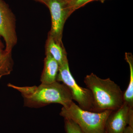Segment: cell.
<instances>
[{
	"label": "cell",
	"instance_id": "6da1fadb",
	"mask_svg": "<svg viewBox=\"0 0 133 133\" xmlns=\"http://www.w3.org/2000/svg\"><path fill=\"white\" fill-rule=\"evenodd\" d=\"M8 86L21 93L26 107L37 108L50 104H58L66 107L73 101L68 87L58 81L33 86H17L9 83Z\"/></svg>",
	"mask_w": 133,
	"mask_h": 133
},
{
	"label": "cell",
	"instance_id": "7a4b0ae2",
	"mask_svg": "<svg viewBox=\"0 0 133 133\" xmlns=\"http://www.w3.org/2000/svg\"><path fill=\"white\" fill-rule=\"evenodd\" d=\"M84 82L92 93L94 112L117 110L124 103L120 87L110 78L102 79L94 73L87 75Z\"/></svg>",
	"mask_w": 133,
	"mask_h": 133
},
{
	"label": "cell",
	"instance_id": "3957f363",
	"mask_svg": "<svg viewBox=\"0 0 133 133\" xmlns=\"http://www.w3.org/2000/svg\"><path fill=\"white\" fill-rule=\"evenodd\" d=\"M112 110L93 112L81 109L73 101L62 107L60 116L72 121L84 133H105L106 121Z\"/></svg>",
	"mask_w": 133,
	"mask_h": 133
},
{
	"label": "cell",
	"instance_id": "277c9868",
	"mask_svg": "<svg viewBox=\"0 0 133 133\" xmlns=\"http://www.w3.org/2000/svg\"><path fill=\"white\" fill-rule=\"evenodd\" d=\"M57 81L62 82L68 87L72 100L75 101L81 109L94 112V102L91 92L88 88H83L78 84L70 71L69 62L59 66Z\"/></svg>",
	"mask_w": 133,
	"mask_h": 133
},
{
	"label": "cell",
	"instance_id": "5b68a950",
	"mask_svg": "<svg viewBox=\"0 0 133 133\" xmlns=\"http://www.w3.org/2000/svg\"><path fill=\"white\" fill-rule=\"evenodd\" d=\"M44 5L49 9L51 16V28L48 34L56 42L62 43L65 23L74 12L70 4L66 0H46Z\"/></svg>",
	"mask_w": 133,
	"mask_h": 133
},
{
	"label": "cell",
	"instance_id": "8992f818",
	"mask_svg": "<svg viewBox=\"0 0 133 133\" xmlns=\"http://www.w3.org/2000/svg\"><path fill=\"white\" fill-rule=\"evenodd\" d=\"M16 27L14 15L7 3L0 0V36L5 41V50L9 53H12L17 42Z\"/></svg>",
	"mask_w": 133,
	"mask_h": 133
},
{
	"label": "cell",
	"instance_id": "52a82bcc",
	"mask_svg": "<svg viewBox=\"0 0 133 133\" xmlns=\"http://www.w3.org/2000/svg\"><path fill=\"white\" fill-rule=\"evenodd\" d=\"M130 107L124 102L117 110L110 114L106 121L105 132L106 133H123L128 125V115Z\"/></svg>",
	"mask_w": 133,
	"mask_h": 133
},
{
	"label": "cell",
	"instance_id": "ba28073f",
	"mask_svg": "<svg viewBox=\"0 0 133 133\" xmlns=\"http://www.w3.org/2000/svg\"><path fill=\"white\" fill-rule=\"evenodd\" d=\"M44 66L41 76V84H49L56 82L59 69L58 62L49 54L45 53Z\"/></svg>",
	"mask_w": 133,
	"mask_h": 133
},
{
	"label": "cell",
	"instance_id": "9c48e42d",
	"mask_svg": "<svg viewBox=\"0 0 133 133\" xmlns=\"http://www.w3.org/2000/svg\"><path fill=\"white\" fill-rule=\"evenodd\" d=\"M45 53L50 55L58 62L59 66L68 62L67 53L63 43L56 42L49 34L45 42Z\"/></svg>",
	"mask_w": 133,
	"mask_h": 133
},
{
	"label": "cell",
	"instance_id": "30bf717a",
	"mask_svg": "<svg viewBox=\"0 0 133 133\" xmlns=\"http://www.w3.org/2000/svg\"><path fill=\"white\" fill-rule=\"evenodd\" d=\"M125 59L128 64L130 70V78L128 87L123 93L124 102L133 108V56L130 52H125Z\"/></svg>",
	"mask_w": 133,
	"mask_h": 133
},
{
	"label": "cell",
	"instance_id": "8fae6325",
	"mask_svg": "<svg viewBox=\"0 0 133 133\" xmlns=\"http://www.w3.org/2000/svg\"><path fill=\"white\" fill-rule=\"evenodd\" d=\"M13 60H7L0 57V79L9 75L13 70Z\"/></svg>",
	"mask_w": 133,
	"mask_h": 133
},
{
	"label": "cell",
	"instance_id": "7c38bea8",
	"mask_svg": "<svg viewBox=\"0 0 133 133\" xmlns=\"http://www.w3.org/2000/svg\"><path fill=\"white\" fill-rule=\"evenodd\" d=\"M64 119V126L66 133H84L72 121L69 119Z\"/></svg>",
	"mask_w": 133,
	"mask_h": 133
},
{
	"label": "cell",
	"instance_id": "4fadbf2b",
	"mask_svg": "<svg viewBox=\"0 0 133 133\" xmlns=\"http://www.w3.org/2000/svg\"><path fill=\"white\" fill-rule=\"evenodd\" d=\"M92 1H93V0H74L71 3L70 5L72 11L74 12L76 10L82 7L88 3Z\"/></svg>",
	"mask_w": 133,
	"mask_h": 133
},
{
	"label": "cell",
	"instance_id": "5bb4252c",
	"mask_svg": "<svg viewBox=\"0 0 133 133\" xmlns=\"http://www.w3.org/2000/svg\"><path fill=\"white\" fill-rule=\"evenodd\" d=\"M0 57L7 60H13L12 58V53L6 52L5 50L2 49V47L0 44Z\"/></svg>",
	"mask_w": 133,
	"mask_h": 133
},
{
	"label": "cell",
	"instance_id": "9a60e30c",
	"mask_svg": "<svg viewBox=\"0 0 133 133\" xmlns=\"http://www.w3.org/2000/svg\"><path fill=\"white\" fill-rule=\"evenodd\" d=\"M128 125L133 128V108H130L128 115Z\"/></svg>",
	"mask_w": 133,
	"mask_h": 133
},
{
	"label": "cell",
	"instance_id": "2e32d148",
	"mask_svg": "<svg viewBox=\"0 0 133 133\" xmlns=\"http://www.w3.org/2000/svg\"><path fill=\"white\" fill-rule=\"evenodd\" d=\"M123 133H133V128L130 126H127Z\"/></svg>",
	"mask_w": 133,
	"mask_h": 133
},
{
	"label": "cell",
	"instance_id": "e0dca14e",
	"mask_svg": "<svg viewBox=\"0 0 133 133\" xmlns=\"http://www.w3.org/2000/svg\"><path fill=\"white\" fill-rule=\"evenodd\" d=\"M34 1L41 2V3H43V4H45V2H46V0H34Z\"/></svg>",
	"mask_w": 133,
	"mask_h": 133
},
{
	"label": "cell",
	"instance_id": "ac0fdd59",
	"mask_svg": "<svg viewBox=\"0 0 133 133\" xmlns=\"http://www.w3.org/2000/svg\"><path fill=\"white\" fill-rule=\"evenodd\" d=\"M66 1L68 2H69L70 4L72 3L73 1H74V0H66Z\"/></svg>",
	"mask_w": 133,
	"mask_h": 133
},
{
	"label": "cell",
	"instance_id": "d6986e66",
	"mask_svg": "<svg viewBox=\"0 0 133 133\" xmlns=\"http://www.w3.org/2000/svg\"><path fill=\"white\" fill-rule=\"evenodd\" d=\"M105 1H106V0H93V1H100L102 3L104 2Z\"/></svg>",
	"mask_w": 133,
	"mask_h": 133
},
{
	"label": "cell",
	"instance_id": "ffe728a7",
	"mask_svg": "<svg viewBox=\"0 0 133 133\" xmlns=\"http://www.w3.org/2000/svg\"><path fill=\"white\" fill-rule=\"evenodd\" d=\"M105 133H106L105 132Z\"/></svg>",
	"mask_w": 133,
	"mask_h": 133
}]
</instances>
